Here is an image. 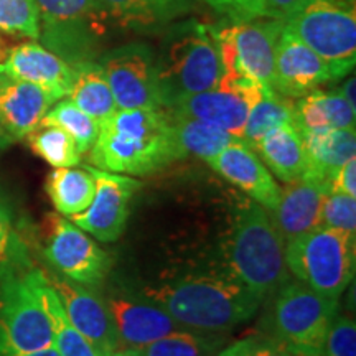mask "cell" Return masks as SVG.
Listing matches in <instances>:
<instances>
[{"mask_svg": "<svg viewBox=\"0 0 356 356\" xmlns=\"http://www.w3.org/2000/svg\"><path fill=\"white\" fill-rule=\"evenodd\" d=\"M181 159L163 109H118L89 149L96 168L124 175H150Z\"/></svg>", "mask_w": 356, "mask_h": 356, "instance_id": "obj_1", "label": "cell"}, {"mask_svg": "<svg viewBox=\"0 0 356 356\" xmlns=\"http://www.w3.org/2000/svg\"><path fill=\"white\" fill-rule=\"evenodd\" d=\"M142 297L162 307L181 327L215 335L248 322L262 305L259 297L231 274L190 275L147 287Z\"/></svg>", "mask_w": 356, "mask_h": 356, "instance_id": "obj_2", "label": "cell"}, {"mask_svg": "<svg viewBox=\"0 0 356 356\" xmlns=\"http://www.w3.org/2000/svg\"><path fill=\"white\" fill-rule=\"evenodd\" d=\"M228 264L231 275L262 302L291 280L286 241L261 204L249 203L238 215L228 243Z\"/></svg>", "mask_w": 356, "mask_h": 356, "instance_id": "obj_3", "label": "cell"}, {"mask_svg": "<svg viewBox=\"0 0 356 356\" xmlns=\"http://www.w3.org/2000/svg\"><path fill=\"white\" fill-rule=\"evenodd\" d=\"M42 267H35L17 243L0 266V348L35 353L53 348L50 318L40 299Z\"/></svg>", "mask_w": 356, "mask_h": 356, "instance_id": "obj_4", "label": "cell"}, {"mask_svg": "<svg viewBox=\"0 0 356 356\" xmlns=\"http://www.w3.org/2000/svg\"><path fill=\"white\" fill-rule=\"evenodd\" d=\"M222 63L213 26L191 24L175 33L155 61L162 109L181 97L210 91L220 84Z\"/></svg>", "mask_w": 356, "mask_h": 356, "instance_id": "obj_5", "label": "cell"}, {"mask_svg": "<svg viewBox=\"0 0 356 356\" xmlns=\"http://www.w3.org/2000/svg\"><path fill=\"white\" fill-rule=\"evenodd\" d=\"M355 236L317 228L286 243V264L297 280L328 299H340L355 275Z\"/></svg>", "mask_w": 356, "mask_h": 356, "instance_id": "obj_6", "label": "cell"}, {"mask_svg": "<svg viewBox=\"0 0 356 356\" xmlns=\"http://www.w3.org/2000/svg\"><path fill=\"white\" fill-rule=\"evenodd\" d=\"M40 38L71 66L96 55L108 32L109 15L99 0H35Z\"/></svg>", "mask_w": 356, "mask_h": 356, "instance_id": "obj_7", "label": "cell"}, {"mask_svg": "<svg viewBox=\"0 0 356 356\" xmlns=\"http://www.w3.org/2000/svg\"><path fill=\"white\" fill-rule=\"evenodd\" d=\"M337 315V299L320 296L300 280H289L274 296L270 337L286 343L296 356L322 351Z\"/></svg>", "mask_w": 356, "mask_h": 356, "instance_id": "obj_8", "label": "cell"}, {"mask_svg": "<svg viewBox=\"0 0 356 356\" xmlns=\"http://www.w3.org/2000/svg\"><path fill=\"white\" fill-rule=\"evenodd\" d=\"M284 29L327 61L337 79L346 76L356 61L355 7L337 0H314L284 20Z\"/></svg>", "mask_w": 356, "mask_h": 356, "instance_id": "obj_9", "label": "cell"}, {"mask_svg": "<svg viewBox=\"0 0 356 356\" xmlns=\"http://www.w3.org/2000/svg\"><path fill=\"white\" fill-rule=\"evenodd\" d=\"M42 254L56 274L86 287L99 286L111 269L104 249L74 222L50 213L42 226Z\"/></svg>", "mask_w": 356, "mask_h": 356, "instance_id": "obj_10", "label": "cell"}, {"mask_svg": "<svg viewBox=\"0 0 356 356\" xmlns=\"http://www.w3.org/2000/svg\"><path fill=\"white\" fill-rule=\"evenodd\" d=\"M267 89L269 88H264L246 74L238 78L222 74L220 84L215 89L181 97L165 111L178 118L208 122L243 140L249 111Z\"/></svg>", "mask_w": 356, "mask_h": 356, "instance_id": "obj_11", "label": "cell"}, {"mask_svg": "<svg viewBox=\"0 0 356 356\" xmlns=\"http://www.w3.org/2000/svg\"><path fill=\"white\" fill-rule=\"evenodd\" d=\"M118 109H162L155 60L144 43L124 44L101 58Z\"/></svg>", "mask_w": 356, "mask_h": 356, "instance_id": "obj_12", "label": "cell"}, {"mask_svg": "<svg viewBox=\"0 0 356 356\" xmlns=\"http://www.w3.org/2000/svg\"><path fill=\"white\" fill-rule=\"evenodd\" d=\"M88 170L96 181L95 198L83 213L70 216V221L102 243L118 241L126 229L132 200L142 184L124 173L96 167H88Z\"/></svg>", "mask_w": 356, "mask_h": 356, "instance_id": "obj_13", "label": "cell"}, {"mask_svg": "<svg viewBox=\"0 0 356 356\" xmlns=\"http://www.w3.org/2000/svg\"><path fill=\"white\" fill-rule=\"evenodd\" d=\"M44 279L60 297L66 317L76 330L95 346L101 356L121 350L118 332L106 302L86 286L73 282L63 275L43 269Z\"/></svg>", "mask_w": 356, "mask_h": 356, "instance_id": "obj_14", "label": "cell"}, {"mask_svg": "<svg viewBox=\"0 0 356 356\" xmlns=\"http://www.w3.org/2000/svg\"><path fill=\"white\" fill-rule=\"evenodd\" d=\"M332 79L337 78L327 61L312 51L296 35L282 29L275 44L274 91L297 99Z\"/></svg>", "mask_w": 356, "mask_h": 356, "instance_id": "obj_15", "label": "cell"}, {"mask_svg": "<svg viewBox=\"0 0 356 356\" xmlns=\"http://www.w3.org/2000/svg\"><path fill=\"white\" fill-rule=\"evenodd\" d=\"M113 317L122 350H139L178 330H188L175 322L162 307L145 299L111 293L104 300Z\"/></svg>", "mask_w": 356, "mask_h": 356, "instance_id": "obj_16", "label": "cell"}, {"mask_svg": "<svg viewBox=\"0 0 356 356\" xmlns=\"http://www.w3.org/2000/svg\"><path fill=\"white\" fill-rule=\"evenodd\" d=\"M208 165L222 178L241 188L244 193H248L252 202L261 204L267 213L277 207L280 188L275 184L274 175L256 150L244 140H234L233 144L222 149L215 159H211Z\"/></svg>", "mask_w": 356, "mask_h": 356, "instance_id": "obj_17", "label": "cell"}, {"mask_svg": "<svg viewBox=\"0 0 356 356\" xmlns=\"http://www.w3.org/2000/svg\"><path fill=\"white\" fill-rule=\"evenodd\" d=\"M0 73L32 83L47 91L55 101L68 96L74 68L63 58L35 42L13 44L0 63Z\"/></svg>", "mask_w": 356, "mask_h": 356, "instance_id": "obj_18", "label": "cell"}, {"mask_svg": "<svg viewBox=\"0 0 356 356\" xmlns=\"http://www.w3.org/2000/svg\"><path fill=\"white\" fill-rule=\"evenodd\" d=\"M233 26V42L238 68L264 88L273 89L275 44L284 29L277 19H256Z\"/></svg>", "mask_w": 356, "mask_h": 356, "instance_id": "obj_19", "label": "cell"}, {"mask_svg": "<svg viewBox=\"0 0 356 356\" xmlns=\"http://www.w3.org/2000/svg\"><path fill=\"white\" fill-rule=\"evenodd\" d=\"M55 102L42 88L0 73V126L13 142L37 129Z\"/></svg>", "mask_w": 356, "mask_h": 356, "instance_id": "obj_20", "label": "cell"}, {"mask_svg": "<svg viewBox=\"0 0 356 356\" xmlns=\"http://www.w3.org/2000/svg\"><path fill=\"white\" fill-rule=\"evenodd\" d=\"M305 149L302 178L314 181L328 193L335 173L356 155L355 129H330L325 132H300Z\"/></svg>", "mask_w": 356, "mask_h": 356, "instance_id": "obj_21", "label": "cell"}, {"mask_svg": "<svg viewBox=\"0 0 356 356\" xmlns=\"http://www.w3.org/2000/svg\"><path fill=\"white\" fill-rule=\"evenodd\" d=\"M325 195L327 191L322 186L305 178L287 184L286 188L280 190L277 207L269 216L284 241L289 243L320 228V208Z\"/></svg>", "mask_w": 356, "mask_h": 356, "instance_id": "obj_22", "label": "cell"}, {"mask_svg": "<svg viewBox=\"0 0 356 356\" xmlns=\"http://www.w3.org/2000/svg\"><path fill=\"white\" fill-rule=\"evenodd\" d=\"M269 172L279 180L292 184L305 172V149L300 131L293 122L284 124L266 134L252 147Z\"/></svg>", "mask_w": 356, "mask_h": 356, "instance_id": "obj_23", "label": "cell"}, {"mask_svg": "<svg viewBox=\"0 0 356 356\" xmlns=\"http://www.w3.org/2000/svg\"><path fill=\"white\" fill-rule=\"evenodd\" d=\"M296 126L300 132H325L330 129H355L356 108L340 91L315 89L296 101Z\"/></svg>", "mask_w": 356, "mask_h": 356, "instance_id": "obj_24", "label": "cell"}, {"mask_svg": "<svg viewBox=\"0 0 356 356\" xmlns=\"http://www.w3.org/2000/svg\"><path fill=\"white\" fill-rule=\"evenodd\" d=\"M73 68L74 76L68 99L99 124L104 122L118 111L104 70L99 61L92 60L81 61Z\"/></svg>", "mask_w": 356, "mask_h": 356, "instance_id": "obj_25", "label": "cell"}, {"mask_svg": "<svg viewBox=\"0 0 356 356\" xmlns=\"http://www.w3.org/2000/svg\"><path fill=\"white\" fill-rule=\"evenodd\" d=\"M44 190L55 210L70 218L83 213L91 204L95 198L96 181L88 167H60L48 173Z\"/></svg>", "mask_w": 356, "mask_h": 356, "instance_id": "obj_26", "label": "cell"}, {"mask_svg": "<svg viewBox=\"0 0 356 356\" xmlns=\"http://www.w3.org/2000/svg\"><path fill=\"white\" fill-rule=\"evenodd\" d=\"M168 119H170L177 147L181 155H184V159L186 155H195V157L202 159L208 163L222 149H226L234 140H238L229 132L222 131V129L216 126H211L208 122L197 121V119L178 118V115L172 114H168Z\"/></svg>", "mask_w": 356, "mask_h": 356, "instance_id": "obj_27", "label": "cell"}, {"mask_svg": "<svg viewBox=\"0 0 356 356\" xmlns=\"http://www.w3.org/2000/svg\"><path fill=\"white\" fill-rule=\"evenodd\" d=\"M40 299H42L43 309L50 318L53 332V348L60 356H101L95 346L71 325L66 317V312L61 305L60 297L53 291V287L44 279L42 269V279H40Z\"/></svg>", "mask_w": 356, "mask_h": 356, "instance_id": "obj_28", "label": "cell"}, {"mask_svg": "<svg viewBox=\"0 0 356 356\" xmlns=\"http://www.w3.org/2000/svg\"><path fill=\"white\" fill-rule=\"evenodd\" d=\"M289 122L296 124V101L274 89H267L249 111L243 140L254 147L267 132Z\"/></svg>", "mask_w": 356, "mask_h": 356, "instance_id": "obj_29", "label": "cell"}, {"mask_svg": "<svg viewBox=\"0 0 356 356\" xmlns=\"http://www.w3.org/2000/svg\"><path fill=\"white\" fill-rule=\"evenodd\" d=\"M225 343L221 335L178 330L159 338L144 348L129 350L134 356H218Z\"/></svg>", "mask_w": 356, "mask_h": 356, "instance_id": "obj_30", "label": "cell"}, {"mask_svg": "<svg viewBox=\"0 0 356 356\" xmlns=\"http://www.w3.org/2000/svg\"><path fill=\"white\" fill-rule=\"evenodd\" d=\"M25 139L32 152L37 154L53 168L76 167L81 162V154H79L73 137L53 124L40 122V126L33 129Z\"/></svg>", "mask_w": 356, "mask_h": 356, "instance_id": "obj_31", "label": "cell"}, {"mask_svg": "<svg viewBox=\"0 0 356 356\" xmlns=\"http://www.w3.org/2000/svg\"><path fill=\"white\" fill-rule=\"evenodd\" d=\"M44 124H53L63 129L73 137L79 154L89 152L99 134V122L74 106L70 99H60L48 109L42 119Z\"/></svg>", "mask_w": 356, "mask_h": 356, "instance_id": "obj_32", "label": "cell"}, {"mask_svg": "<svg viewBox=\"0 0 356 356\" xmlns=\"http://www.w3.org/2000/svg\"><path fill=\"white\" fill-rule=\"evenodd\" d=\"M0 33L40 38V15L35 0H0Z\"/></svg>", "mask_w": 356, "mask_h": 356, "instance_id": "obj_33", "label": "cell"}, {"mask_svg": "<svg viewBox=\"0 0 356 356\" xmlns=\"http://www.w3.org/2000/svg\"><path fill=\"white\" fill-rule=\"evenodd\" d=\"M109 19L124 29H145L163 19L155 0H99Z\"/></svg>", "mask_w": 356, "mask_h": 356, "instance_id": "obj_34", "label": "cell"}, {"mask_svg": "<svg viewBox=\"0 0 356 356\" xmlns=\"http://www.w3.org/2000/svg\"><path fill=\"white\" fill-rule=\"evenodd\" d=\"M320 228L335 229L356 238V197L327 193L320 208Z\"/></svg>", "mask_w": 356, "mask_h": 356, "instance_id": "obj_35", "label": "cell"}, {"mask_svg": "<svg viewBox=\"0 0 356 356\" xmlns=\"http://www.w3.org/2000/svg\"><path fill=\"white\" fill-rule=\"evenodd\" d=\"M323 353L327 356H356V325L348 315H337L325 337Z\"/></svg>", "mask_w": 356, "mask_h": 356, "instance_id": "obj_36", "label": "cell"}, {"mask_svg": "<svg viewBox=\"0 0 356 356\" xmlns=\"http://www.w3.org/2000/svg\"><path fill=\"white\" fill-rule=\"evenodd\" d=\"M218 13H222L231 24H241L256 19H269L264 0H204Z\"/></svg>", "mask_w": 356, "mask_h": 356, "instance_id": "obj_37", "label": "cell"}, {"mask_svg": "<svg viewBox=\"0 0 356 356\" xmlns=\"http://www.w3.org/2000/svg\"><path fill=\"white\" fill-rule=\"evenodd\" d=\"M246 356H296L293 351L286 343L277 338L267 337H251Z\"/></svg>", "mask_w": 356, "mask_h": 356, "instance_id": "obj_38", "label": "cell"}, {"mask_svg": "<svg viewBox=\"0 0 356 356\" xmlns=\"http://www.w3.org/2000/svg\"><path fill=\"white\" fill-rule=\"evenodd\" d=\"M17 246L15 233H13L12 215L7 203L0 198V266L7 262Z\"/></svg>", "mask_w": 356, "mask_h": 356, "instance_id": "obj_39", "label": "cell"}, {"mask_svg": "<svg viewBox=\"0 0 356 356\" xmlns=\"http://www.w3.org/2000/svg\"><path fill=\"white\" fill-rule=\"evenodd\" d=\"M328 193H345L356 197V157L348 160L332 178Z\"/></svg>", "mask_w": 356, "mask_h": 356, "instance_id": "obj_40", "label": "cell"}, {"mask_svg": "<svg viewBox=\"0 0 356 356\" xmlns=\"http://www.w3.org/2000/svg\"><path fill=\"white\" fill-rule=\"evenodd\" d=\"M264 2L267 17L284 22L296 15L297 12H300L302 8L309 6L314 0H264Z\"/></svg>", "mask_w": 356, "mask_h": 356, "instance_id": "obj_41", "label": "cell"}, {"mask_svg": "<svg viewBox=\"0 0 356 356\" xmlns=\"http://www.w3.org/2000/svg\"><path fill=\"white\" fill-rule=\"evenodd\" d=\"M155 2H157L159 10L162 13L163 19H168V17L177 15V13L190 8L191 0H155Z\"/></svg>", "mask_w": 356, "mask_h": 356, "instance_id": "obj_42", "label": "cell"}, {"mask_svg": "<svg viewBox=\"0 0 356 356\" xmlns=\"http://www.w3.org/2000/svg\"><path fill=\"white\" fill-rule=\"evenodd\" d=\"M249 341H251V337L234 341V343L228 345L226 348H221V351L218 353V356H246V350L249 346Z\"/></svg>", "mask_w": 356, "mask_h": 356, "instance_id": "obj_43", "label": "cell"}, {"mask_svg": "<svg viewBox=\"0 0 356 356\" xmlns=\"http://www.w3.org/2000/svg\"><path fill=\"white\" fill-rule=\"evenodd\" d=\"M0 356H60L55 348H48L42 351H35V353H17V351L0 348Z\"/></svg>", "mask_w": 356, "mask_h": 356, "instance_id": "obj_44", "label": "cell"}, {"mask_svg": "<svg viewBox=\"0 0 356 356\" xmlns=\"http://www.w3.org/2000/svg\"><path fill=\"white\" fill-rule=\"evenodd\" d=\"M341 95H343V97L346 101L350 102L353 108H356V99H355V78H350L348 81H346L343 84V88H341Z\"/></svg>", "mask_w": 356, "mask_h": 356, "instance_id": "obj_45", "label": "cell"}, {"mask_svg": "<svg viewBox=\"0 0 356 356\" xmlns=\"http://www.w3.org/2000/svg\"><path fill=\"white\" fill-rule=\"evenodd\" d=\"M12 139H10V136H8V134L3 131V127L0 126V150H3V149H7L8 145L12 144Z\"/></svg>", "mask_w": 356, "mask_h": 356, "instance_id": "obj_46", "label": "cell"}, {"mask_svg": "<svg viewBox=\"0 0 356 356\" xmlns=\"http://www.w3.org/2000/svg\"><path fill=\"white\" fill-rule=\"evenodd\" d=\"M10 44H7L6 43V40H3V35L0 33V63H2L3 61V58L7 56V53H8V50H10Z\"/></svg>", "mask_w": 356, "mask_h": 356, "instance_id": "obj_47", "label": "cell"}, {"mask_svg": "<svg viewBox=\"0 0 356 356\" xmlns=\"http://www.w3.org/2000/svg\"><path fill=\"white\" fill-rule=\"evenodd\" d=\"M108 356H134L131 351L129 350H115V351H113V353H109Z\"/></svg>", "mask_w": 356, "mask_h": 356, "instance_id": "obj_48", "label": "cell"}, {"mask_svg": "<svg viewBox=\"0 0 356 356\" xmlns=\"http://www.w3.org/2000/svg\"><path fill=\"white\" fill-rule=\"evenodd\" d=\"M297 356H327L323 353V351H310V353H302V355H297Z\"/></svg>", "mask_w": 356, "mask_h": 356, "instance_id": "obj_49", "label": "cell"}]
</instances>
